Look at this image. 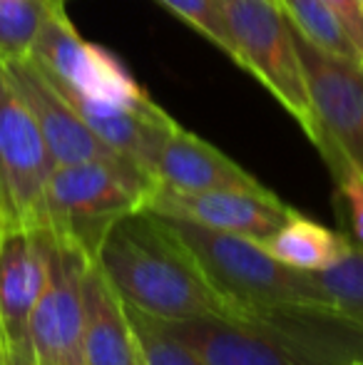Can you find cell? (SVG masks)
Wrapping results in <instances>:
<instances>
[{"instance_id":"6da1fadb","label":"cell","mask_w":363,"mask_h":365,"mask_svg":"<svg viewBox=\"0 0 363 365\" xmlns=\"http://www.w3.org/2000/svg\"><path fill=\"white\" fill-rule=\"evenodd\" d=\"M95 261L127 306L155 318H222L237 323L254 318L252 311L209 281L192 251L152 212L117 221Z\"/></svg>"},{"instance_id":"7a4b0ae2","label":"cell","mask_w":363,"mask_h":365,"mask_svg":"<svg viewBox=\"0 0 363 365\" xmlns=\"http://www.w3.org/2000/svg\"><path fill=\"white\" fill-rule=\"evenodd\" d=\"M160 219L192 251L209 281L254 316L274 311H339L314 274L284 266L257 241L184 219Z\"/></svg>"},{"instance_id":"3957f363","label":"cell","mask_w":363,"mask_h":365,"mask_svg":"<svg viewBox=\"0 0 363 365\" xmlns=\"http://www.w3.org/2000/svg\"><path fill=\"white\" fill-rule=\"evenodd\" d=\"M155 184L127 162L55 167L45 189V226L95 259L117 221L145 212Z\"/></svg>"},{"instance_id":"277c9868","label":"cell","mask_w":363,"mask_h":365,"mask_svg":"<svg viewBox=\"0 0 363 365\" xmlns=\"http://www.w3.org/2000/svg\"><path fill=\"white\" fill-rule=\"evenodd\" d=\"M239 48V68L254 75L316 145V117L306 77L279 0H217Z\"/></svg>"},{"instance_id":"5b68a950","label":"cell","mask_w":363,"mask_h":365,"mask_svg":"<svg viewBox=\"0 0 363 365\" xmlns=\"http://www.w3.org/2000/svg\"><path fill=\"white\" fill-rule=\"evenodd\" d=\"M289 30L319 130L314 147L326 159L334 182L349 172L363 174V68L321 50L291 20Z\"/></svg>"},{"instance_id":"8992f818","label":"cell","mask_w":363,"mask_h":365,"mask_svg":"<svg viewBox=\"0 0 363 365\" xmlns=\"http://www.w3.org/2000/svg\"><path fill=\"white\" fill-rule=\"evenodd\" d=\"M55 164L33 112L0 63V226H45V189Z\"/></svg>"},{"instance_id":"52a82bcc","label":"cell","mask_w":363,"mask_h":365,"mask_svg":"<svg viewBox=\"0 0 363 365\" xmlns=\"http://www.w3.org/2000/svg\"><path fill=\"white\" fill-rule=\"evenodd\" d=\"M30 60L43 73L95 102L130 110H145L152 105V97L115 55L80 38L65 13V3L45 18L30 50Z\"/></svg>"},{"instance_id":"ba28073f","label":"cell","mask_w":363,"mask_h":365,"mask_svg":"<svg viewBox=\"0 0 363 365\" xmlns=\"http://www.w3.org/2000/svg\"><path fill=\"white\" fill-rule=\"evenodd\" d=\"M90 256L48 229V274L30 318V346L40 365H85L83 318Z\"/></svg>"},{"instance_id":"9c48e42d","label":"cell","mask_w":363,"mask_h":365,"mask_svg":"<svg viewBox=\"0 0 363 365\" xmlns=\"http://www.w3.org/2000/svg\"><path fill=\"white\" fill-rule=\"evenodd\" d=\"M48 274V226L0 234V326L8 365H35L30 318Z\"/></svg>"},{"instance_id":"30bf717a","label":"cell","mask_w":363,"mask_h":365,"mask_svg":"<svg viewBox=\"0 0 363 365\" xmlns=\"http://www.w3.org/2000/svg\"><path fill=\"white\" fill-rule=\"evenodd\" d=\"M145 212L157 217L184 219L224 234H237L252 241H264L281 229L294 207L284 204L274 192H180L155 184Z\"/></svg>"},{"instance_id":"8fae6325","label":"cell","mask_w":363,"mask_h":365,"mask_svg":"<svg viewBox=\"0 0 363 365\" xmlns=\"http://www.w3.org/2000/svg\"><path fill=\"white\" fill-rule=\"evenodd\" d=\"M3 68L28 110L33 112L55 167L97 162V159L125 162L80 120L78 112L65 102V97L55 90V85L33 60H10L3 63Z\"/></svg>"},{"instance_id":"7c38bea8","label":"cell","mask_w":363,"mask_h":365,"mask_svg":"<svg viewBox=\"0 0 363 365\" xmlns=\"http://www.w3.org/2000/svg\"><path fill=\"white\" fill-rule=\"evenodd\" d=\"M55 90L65 97L70 107L80 115V120L105 142L117 157H122L127 164L140 169L145 177L155 182V162L165 137L177 125L157 102H152L145 110H130V107L107 105L95 102L90 97H83L73 87L63 85L60 80L45 73Z\"/></svg>"},{"instance_id":"4fadbf2b","label":"cell","mask_w":363,"mask_h":365,"mask_svg":"<svg viewBox=\"0 0 363 365\" xmlns=\"http://www.w3.org/2000/svg\"><path fill=\"white\" fill-rule=\"evenodd\" d=\"M155 318V316H152ZM167 333L187 343L207 365H321L281 341L279 336L252 323L222 318H155Z\"/></svg>"},{"instance_id":"5bb4252c","label":"cell","mask_w":363,"mask_h":365,"mask_svg":"<svg viewBox=\"0 0 363 365\" xmlns=\"http://www.w3.org/2000/svg\"><path fill=\"white\" fill-rule=\"evenodd\" d=\"M155 182L180 192H269L247 169L180 125L172 127L162 142Z\"/></svg>"},{"instance_id":"9a60e30c","label":"cell","mask_w":363,"mask_h":365,"mask_svg":"<svg viewBox=\"0 0 363 365\" xmlns=\"http://www.w3.org/2000/svg\"><path fill=\"white\" fill-rule=\"evenodd\" d=\"M83 361L85 365H142L127 306L95 259L85 274Z\"/></svg>"},{"instance_id":"2e32d148","label":"cell","mask_w":363,"mask_h":365,"mask_svg":"<svg viewBox=\"0 0 363 365\" xmlns=\"http://www.w3.org/2000/svg\"><path fill=\"white\" fill-rule=\"evenodd\" d=\"M259 246L289 269L324 274L349 254L351 239L344 231L326 229L324 224L296 212L281 224L279 231L259 241Z\"/></svg>"},{"instance_id":"e0dca14e","label":"cell","mask_w":363,"mask_h":365,"mask_svg":"<svg viewBox=\"0 0 363 365\" xmlns=\"http://www.w3.org/2000/svg\"><path fill=\"white\" fill-rule=\"evenodd\" d=\"M279 3L284 8L286 18L299 28V33L304 38H309L311 43L319 45L326 53L339 55V58L363 68V60L359 50H356L354 40L349 38V33L339 23L336 13L324 0H279Z\"/></svg>"},{"instance_id":"ac0fdd59","label":"cell","mask_w":363,"mask_h":365,"mask_svg":"<svg viewBox=\"0 0 363 365\" xmlns=\"http://www.w3.org/2000/svg\"><path fill=\"white\" fill-rule=\"evenodd\" d=\"M65 0H0V63L30 58V50L53 8Z\"/></svg>"},{"instance_id":"d6986e66","label":"cell","mask_w":363,"mask_h":365,"mask_svg":"<svg viewBox=\"0 0 363 365\" xmlns=\"http://www.w3.org/2000/svg\"><path fill=\"white\" fill-rule=\"evenodd\" d=\"M127 306V303H125ZM142 365H207L187 343L167 333L150 313L127 306Z\"/></svg>"},{"instance_id":"ffe728a7","label":"cell","mask_w":363,"mask_h":365,"mask_svg":"<svg viewBox=\"0 0 363 365\" xmlns=\"http://www.w3.org/2000/svg\"><path fill=\"white\" fill-rule=\"evenodd\" d=\"M326 296L344 316L363 326V249L351 241V251L324 274H314Z\"/></svg>"},{"instance_id":"44dd1931","label":"cell","mask_w":363,"mask_h":365,"mask_svg":"<svg viewBox=\"0 0 363 365\" xmlns=\"http://www.w3.org/2000/svg\"><path fill=\"white\" fill-rule=\"evenodd\" d=\"M160 3L175 15H180L182 20H187L194 30H199L204 38L212 40L219 50H224L239 65V48L229 33L227 18L217 0H160Z\"/></svg>"},{"instance_id":"7402d4cb","label":"cell","mask_w":363,"mask_h":365,"mask_svg":"<svg viewBox=\"0 0 363 365\" xmlns=\"http://www.w3.org/2000/svg\"><path fill=\"white\" fill-rule=\"evenodd\" d=\"M336 207L344 234L363 249V174L349 172L336 182Z\"/></svg>"},{"instance_id":"603a6c76","label":"cell","mask_w":363,"mask_h":365,"mask_svg":"<svg viewBox=\"0 0 363 365\" xmlns=\"http://www.w3.org/2000/svg\"><path fill=\"white\" fill-rule=\"evenodd\" d=\"M331 10L336 13L339 23L344 25V30L349 33V38L354 40L356 50H359L363 60V8L361 0H324Z\"/></svg>"},{"instance_id":"cb8c5ba5","label":"cell","mask_w":363,"mask_h":365,"mask_svg":"<svg viewBox=\"0 0 363 365\" xmlns=\"http://www.w3.org/2000/svg\"><path fill=\"white\" fill-rule=\"evenodd\" d=\"M0 365H8V353H5V338H3V326H0Z\"/></svg>"},{"instance_id":"d4e9b609","label":"cell","mask_w":363,"mask_h":365,"mask_svg":"<svg viewBox=\"0 0 363 365\" xmlns=\"http://www.w3.org/2000/svg\"><path fill=\"white\" fill-rule=\"evenodd\" d=\"M0 234H3V226H0Z\"/></svg>"},{"instance_id":"484cf974","label":"cell","mask_w":363,"mask_h":365,"mask_svg":"<svg viewBox=\"0 0 363 365\" xmlns=\"http://www.w3.org/2000/svg\"><path fill=\"white\" fill-rule=\"evenodd\" d=\"M361 8H363V0H361Z\"/></svg>"},{"instance_id":"4316f807","label":"cell","mask_w":363,"mask_h":365,"mask_svg":"<svg viewBox=\"0 0 363 365\" xmlns=\"http://www.w3.org/2000/svg\"><path fill=\"white\" fill-rule=\"evenodd\" d=\"M35 365H40V363H35Z\"/></svg>"}]
</instances>
